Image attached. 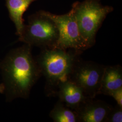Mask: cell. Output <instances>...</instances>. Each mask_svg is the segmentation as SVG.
I'll use <instances>...</instances> for the list:
<instances>
[{
    "mask_svg": "<svg viewBox=\"0 0 122 122\" xmlns=\"http://www.w3.org/2000/svg\"><path fill=\"white\" fill-rule=\"evenodd\" d=\"M48 15L56 23L59 32L55 48L72 50L81 53L91 48L81 35L72 7L64 15H57L49 12Z\"/></svg>",
    "mask_w": 122,
    "mask_h": 122,
    "instance_id": "obj_5",
    "label": "cell"
},
{
    "mask_svg": "<svg viewBox=\"0 0 122 122\" xmlns=\"http://www.w3.org/2000/svg\"><path fill=\"white\" fill-rule=\"evenodd\" d=\"M37 0H6V5L9 10V15L14 23L16 34L21 35L25 26L23 15L31 4Z\"/></svg>",
    "mask_w": 122,
    "mask_h": 122,
    "instance_id": "obj_10",
    "label": "cell"
},
{
    "mask_svg": "<svg viewBox=\"0 0 122 122\" xmlns=\"http://www.w3.org/2000/svg\"><path fill=\"white\" fill-rule=\"evenodd\" d=\"M111 108L104 102L89 99L76 111L79 122H105Z\"/></svg>",
    "mask_w": 122,
    "mask_h": 122,
    "instance_id": "obj_7",
    "label": "cell"
},
{
    "mask_svg": "<svg viewBox=\"0 0 122 122\" xmlns=\"http://www.w3.org/2000/svg\"><path fill=\"white\" fill-rule=\"evenodd\" d=\"M122 87L121 66H105L100 85V94L109 96L110 93Z\"/></svg>",
    "mask_w": 122,
    "mask_h": 122,
    "instance_id": "obj_9",
    "label": "cell"
},
{
    "mask_svg": "<svg viewBox=\"0 0 122 122\" xmlns=\"http://www.w3.org/2000/svg\"><path fill=\"white\" fill-rule=\"evenodd\" d=\"M56 95L63 104L76 111L88 99L82 90L74 82L68 80L58 86Z\"/></svg>",
    "mask_w": 122,
    "mask_h": 122,
    "instance_id": "obj_8",
    "label": "cell"
},
{
    "mask_svg": "<svg viewBox=\"0 0 122 122\" xmlns=\"http://www.w3.org/2000/svg\"><path fill=\"white\" fill-rule=\"evenodd\" d=\"M105 66L78 58L74 64L69 80L83 91L86 96L95 99L100 94L101 80Z\"/></svg>",
    "mask_w": 122,
    "mask_h": 122,
    "instance_id": "obj_6",
    "label": "cell"
},
{
    "mask_svg": "<svg viewBox=\"0 0 122 122\" xmlns=\"http://www.w3.org/2000/svg\"><path fill=\"white\" fill-rule=\"evenodd\" d=\"M81 53L72 50L41 49L35 57L42 75L46 79L45 91L49 95L57 93L61 83L69 80L74 64Z\"/></svg>",
    "mask_w": 122,
    "mask_h": 122,
    "instance_id": "obj_2",
    "label": "cell"
},
{
    "mask_svg": "<svg viewBox=\"0 0 122 122\" xmlns=\"http://www.w3.org/2000/svg\"><path fill=\"white\" fill-rule=\"evenodd\" d=\"M71 7L81 35L91 48L96 43L98 31L107 15L113 11V8L103 5L100 0L76 1Z\"/></svg>",
    "mask_w": 122,
    "mask_h": 122,
    "instance_id": "obj_3",
    "label": "cell"
},
{
    "mask_svg": "<svg viewBox=\"0 0 122 122\" xmlns=\"http://www.w3.org/2000/svg\"><path fill=\"white\" fill-rule=\"evenodd\" d=\"M122 108L117 105V106L112 107L108 113L105 122H122Z\"/></svg>",
    "mask_w": 122,
    "mask_h": 122,
    "instance_id": "obj_12",
    "label": "cell"
},
{
    "mask_svg": "<svg viewBox=\"0 0 122 122\" xmlns=\"http://www.w3.org/2000/svg\"><path fill=\"white\" fill-rule=\"evenodd\" d=\"M109 96L112 97L116 101L118 106L122 108V87L111 92Z\"/></svg>",
    "mask_w": 122,
    "mask_h": 122,
    "instance_id": "obj_13",
    "label": "cell"
},
{
    "mask_svg": "<svg viewBox=\"0 0 122 122\" xmlns=\"http://www.w3.org/2000/svg\"><path fill=\"white\" fill-rule=\"evenodd\" d=\"M54 122H78V117L76 111L59 101L49 113Z\"/></svg>",
    "mask_w": 122,
    "mask_h": 122,
    "instance_id": "obj_11",
    "label": "cell"
},
{
    "mask_svg": "<svg viewBox=\"0 0 122 122\" xmlns=\"http://www.w3.org/2000/svg\"><path fill=\"white\" fill-rule=\"evenodd\" d=\"M59 32L55 22L48 15V11L40 10L28 17L19 41L31 46L40 48H55Z\"/></svg>",
    "mask_w": 122,
    "mask_h": 122,
    "instance_id": "obj_4",
    "label": "cell"
},
{
    "mask_svg": "<svg viewBox=\"0 0 122 122\" xmlns=\"http://www.w3.org/2000/svg\"><path fill=\"white\" fill-rule=\"evenodd\" d=\"M31 48L25 44L13 49L0 62L2 75L0 93L5 96L8 102L17 98L27 99L42 76Z\"/></svg>",
    "mask_w": 122,
    "mask_h": 122,
    "instance_id": "obj_1",
    "label": "cell"
}]
</instances>
